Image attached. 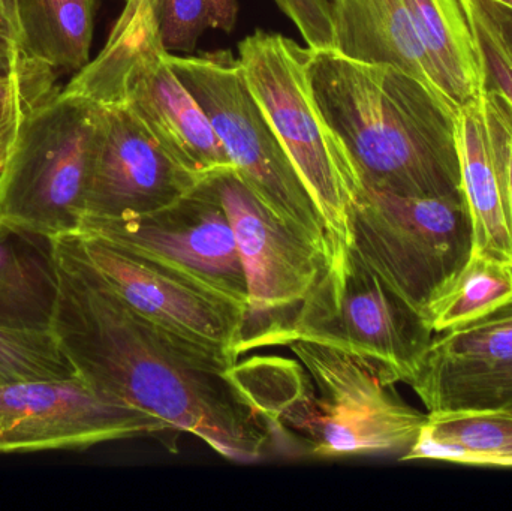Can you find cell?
<instances>
[{
    "instance_id": "1",
    "label": "cell",
    "mask_w": 512,
    "mask_h": 511,
    "mask_svg": "<svg viewBox=\"0 0 512 511\" xmlns=\"http://www.w3.org/2000/svg\"><path fill=\"white\" fill-rule=\"evenodd\" d=\"M57 296L50 332L75 375L102 398L194 435L228 461L276 452L273 434L231 377L236 356L135 312L90 263L78 234L50 240Z\"/></svg>"
},
{
    "instance_id": "2",
    "label": "cell",
    "mask_w": 512,
    "mask_h": 511,
    "mask_svg": "<svg viewBox=\"0 0 512 511\" xmlns=\"http://www.w3.org/2000/svg\"><path fill=\"white\" fill-rule=\"evenodd\" d=\"M306 69L316 105L363 188L412 198L463 195L459 108L397 66L336 50L309 48Z\"/></svg>"
},
{
    "instance_id": "3",
    "label": "cell",
    "mask_w": 512,
    "mask_h": 511,
    "mask_svg": "<svg viewBox=\"0 0 512 511\" xmlns=\"http://www.w3.org/2000/svg\"><path fill=\"white\" fill-rule=\"evenodd\" d=\"M297 360L280 362L262 381L256 408L276 452L292 458H402L427 413L406 404L369 363L309 339L288 344Z\"/></svg>"
},
{
    "instance_id": "4",
    "label": "cell",
    "mask_w": 512,
    "mask_h": 511,
    "mask_svg": "<svg viewBox=\"0 0 512 511\" xmlns=\"http://www.w3.org/2000/svg\"><path fill=\"white\" fill-rule=\"evenodd\" d=\"M307 57L309 48L265 30L239 44L246 81L325 219L337 252L351 245L352 212L363 183L316 105Z\"/></svg>"
},
{
    "instance_id": "5",
    "label": "cell",
    "mask_w": 512,
    "mask_h": 511,
    "mask_svg": "<svg viewBox=\"0 0 512 511\" xmlns=\"http://www.w3.org/2000/svg\"><path fill=\"white\" fill-rule=\"evenodd\" d=\"M98 114L59 87L30 111L0 170L2 224L47 240L80 231Z\"/></svg>"
},
{
    "instance_id": "6",
    "label": "cell",
    "mask_w": 512,
    "mask_h": 511,
    "mask_svg": "<svg viewBox=\"0 0 512 511\" xmlns=\"http://www.w3.org/2000/svg\"><path fill=\"white\" fill-rule=\"evenodd\" d=\"M165 60L203 108L243 182L330 263L336 251L325 219L256 101L240 60L228 50L167 53Z\"/></svg>"
},
{
    "instance_id": "7",
    "label": "cell",
    "mask_w": 512,
    "mask_h": 511,
    "mask_svg": "<svg viewBox=\"0 0 512 511\" xmlns=\"http://www.w3.org/2000/svg\"><path fill=\"white\" fill-rule=\"evenodd\" d=\"M349 246L427 320L474 255L465 195L412 198L363 188Z\"/></svg>"
},
{
    "instance_id": "8",
    "label": "cell",
    "mask_w": 512,
    "mask_h": 511,
    "mask_svg": "<svg viewBox=\"0 0 512 511\" xmlns=\"http://www.w3.org/2000/svg\"><path fill=\"white\" fill-rule=\"evenodd\" d=\"M435 338L426 317L393 290L352 246L339 249L304 305L294 341L342 348L385 383L411 384Z\"/></svg>"
},
{
    "instance_id": "9",
    "label": "cell",
    "mask_w": 512,
    "mask_h": 511,
    "mask_svg": "<svg viewBox=\"0 0 512 511\" xmlns=\"http://www.w3.org/2000/svg\"><path fill=\"white\" fill-rule=\"evenodd\" d=\"M236 233L248 282V306L237 353L288 347L328 258L280 221L236 170L212 174Z\"/></svg>"
},
{
    "instance_id": "10",
    "label": "cell",
    "mask_w": 512,
    "mask_h": 511,
    "mask_svg": "<svg viewBox=\"0 0 512 511\" xmlns=\"http://www.w3.org/2000/svg\"><path fill=\"white\" fill-rule=\"evenodd\" d=\"M78 233L101 237L155 261L246 311L248 282L236 233L212 176L155 212L83 219Z\"/></svg>"
},
{
    "instance_id": "11",
    "label": "cell",
    "mask_w": 512,
    "mask_h": 511,
    "mask_svg": "<svg viewBox=\"0 0 512 511\" xmlns=\"http://www.w3.org/2000/svg\"><path fill=\"white\" fill-rule=\"evenodd\" d=\"M167 434L176 435L167 423L102 398L78 377L0 384V455L87 450Z\"/></svg>"
},
{
    "instance_id": "12",
    "label": "cell",
    "mask_w": 512,
    "mask_h": 511,
    "mask_svg": "<svg viewBox=\"0 0 512 511\" xmlns=\"http://www.w3.org/2000/svg\"><path fill=\"white\" fill-rule=\"evenodd\" d=\"M201 180L168 156L128 108L99 104L83 219L146 215Z\"/></svg>"
},
{
    "instance_id": "13",
    "label": "cell",
    "mask_w": 512,
    "mask_h": 511,
    "mask_svg": "<svg viewBox=\"0 0 512 511\" xmlns=\"http://www.w3.org/2000/svg\"><path fill=\"white\" fill-rule=\"evenodd\" d=\"M77 234L90 263L135 312L176 335L239 359L243 306L101 237Z\"/></svg>"
},
{
    "instance_id": "14",
    "label": "cell",
    "mask_w": 512,
    "mask_h": 511,
    "mask_svg": "<svg viewBox=\"0 0 512 511\" xmlns=\"http://www.w3.org/2000/svg\"><path fill=\"white\" fill-rule=\"evenodd\" d=\"M165 54L138 60L108 105L128 108L168 156L200 179L233 170L212 123Z\"/></svg>"
},
{
    "instance_id": "15",
    "label": "cell",
    "mask_w": 512,
    "mask_h": 511,
    "mask_svg": "<svg viewBox=\"0 0 512 511\" xmlns=\"http://www.w3.org/2000/svg\"><path fill=\"white\" fill-rule=\"evenodd\" d=\"M333 23L337 53L397 66L448 101L403 0H333Z\"/></svg>"
},
{
    "instance_id": "16",
    "label": "cell",
    "mask_w": 512,
    "mask_h": 511,
    "mask_svg": "<svg viewBox=\"0 0 512 511\" xmlns=\"http://www.w3.org/2000/svg\"><path fill=\"white\" fill-rule=\"evenodd\" d=\"M462 191L474 227V254L512 264V233L501 174L493 153L483 93L456 117Z\"/></svg>"
},
{
    "instance_id": "17",
    "label": "cell",
    "mask_w": 512,
    "mask_h": 511,
    "mask_svg": "<svg viewBox=\"0 0 512 511\" xmlns=\"http://www.w3.org/2000/svg\"><path fill=\"white\" fill-rule=\"evenodd\" d=\"M438 74L442 92L456 108L486 90L480 42L462 0H403Z\"/></svg>"
},
{
    "instance_id": "18",
    "label": "cell",
    "mask_w": 512,
    "mask_h": 511,
    "mask_svg": "<svg viewBox=\"0 0 512 511\" xmlns=\"http://www.w3.org/2000/svg\"><path fill=\"white\" fill-rule=\"evenodd\" d=\"M400 461L512 467V414L501 410L427 413L426 425Z\"/></svg>"
},
{
    "instance_id": "19",
    "label": "cell",
    "mask_w": 512,
    "mask_h": 511,
    "mask_svg": "<svg viewBox=\"0 0 512 511\" xmlns=\"http://www.w3.org/2000/svg\"><path fill=\"white\" fill-rule=\"evenodd\" d=\"M0 222V326L50 330L57 296L50 245Z\"/></svg>"
},
{
    "instance_id": "20",
    "label": "cell",
    "mask_w": 512,
    "mask_h": 511,
    "mask_svg": "<svg viewBox=\"0 0 512 511\" xmlns=\"http://www.w3.org/2000/svg\"><path fill=\"white\" fill-rule=\"evenodd\" d=\"M18 47L53 69L78 72L89 65L95 0H15Z\"/></svg>"
},
{
    "instance_id": "21",
    "label": "cell",
    "mask_w": 512,
    "mask_h": 511,
    "mask_svg": "<svg viewBox=\"0 0 512 511\" xmlns=\"http://www.w3.org/2000/svg\"><path fill=\"white\" fill-rule=\"evenodd\" d=\"M159 2L125 0V9L101 53L78 71L65 89L98 104H111L123 78L138 60L167 53L159 38Z\"/></svg>"
},
{
    "instance_id": "22",
    "label": "cell",
    "mask_w": 512,
    "mask_h": 511,
    "mask_svg": "<svg viewBox=\"0 0 512 511\" xmlns=\"http://www.w3.org/2000/svg\"><path fill=\"white\" fill-rule=\"evenodd\" d=\"M511 362L512 299L477 320L435 336L415 378L478 371Z\"/></svg>"
},
{
    "instance_id": "23",
    "label": "cell",
    "mask_w": 512,
    "mask_h": 511,
    "mask_svg": "<svg viewBox=\"0 0 512 511\" xmlns=\"http://www.w3.org/2000/svg\"><path fill=\"white\" fill-rule=\"evenodd\" d=\"M512 299V264L472 255L450 290L427 312L435 333L447 332L489 314Z\"/></svg>"
},
{
    "instance_id": "24",
    "label": "cell",
    "mask_w": 512,
    "mask_h": 511,
    "mask_svg": "<svg viewBox=\"0 0 512 511\" xmlns=\"http://www.w3.org/2000/svg\"><path fill=\"white\" fill-rule=\"evenodd\" d=\"M409 387L427 413L451 410H501L512 414V362L478 371L423 375Z\"/></svg>"
},
{
    "instance_id": "25",
    "label": "cell",
    "mask_w": 512,
    "mask_h": 511,
    "mask_svg": "<svg viewBox=\"0 0 512 511\" xmlns=\"http://www.w3.org/2000/svg\"><path fill=\"white\" fill-rule=\"evenodd\" d=\"M50 330L0 326V384L65 381L75 378Z\"/></svg>"
},
{
    "instance_id": "26",
    "label": "cell",
    "mask_w": 512,
    "mask_h": 511,
    "mask_svg": "<svg viewBox=\"0 0 512 511\" xmlns=\"http://www.w3.org/2000/svg\"><path fill=\"white\" fill-rule=\"evenodd\" d=\"M56 69L38 62L0 81V170L5 165L30 111L57 89Z\"/></svg>"
},
{
    "instance_id": "27",
    "label": "cell",
    "mask_w": 512,
    "mask_h": 511,
    "mask_svg": "<svg viewBox=\"0 0 512 511\" xmlns=\"http://www.w3.org/2000/svg\"><path fill=\"white\" fill-rule=\"evenodd\" d=\"M462 3L480 42L486 69V89L498 90L512 107V53L501 27L484 0H462Z\"/></svg>"
},
{
    "instance_id": "28",
    "label": "cell",
    "mask_w": 512,
    "mask_h": 511,
    "mask_svg": "<svg viewBox=\"0 0 512 511\" xmlns=\"http://www.w3.org/2000/svg\"><path fill=\"white\" fill-rule=\"evenodd\" d=\"M213 27L206 0H161L158 9V30L162 47L192 53L204 30Z\"/></svg>"
},
{
    "instance_id": "29",
    "label": "cell",
    "mask_w": 512,
    "mask_h": 511,
    "mask_svg": "<svg viewBox=\"0 0 512 511\" xmlns=\"http://www.w3.org/2000/svg\"><path fill=\"white\" fill-rule=\"evenodd\" d=\"M483 101L493 153H495L505 201H507L512 233V107L510 102L492 87L484 90Z\"/></svg>"
},
{
    "instance_id": "30",
    "label": "cell",
    "mask_w": 512,
    "mask_h": 511,
    "mask_svg": "<svg viewBox=\"0 0 512 511\" xmlns=\"http://www.w3.org/2000/svg\"><path fill=\"white\" fill-rule=\"evenodd\" d=\"M310 50H333V0H274Z\"/></svg>"
},
{
    "instance_id": "31",
    "label": "cell",
    "mask_w": 512,
    "mask_h": 511,
    "mask_svg": "<svg viewBox=\"0 0 512 511\" xmlns=\"http://www.w3.org/2000/svg\"><path fill=\"white\" fill-rule=\"evenodd\" d=\"M38 60L29 59L17 44L0 39V81L32 68Z\"/></svg>"
},
{
    "instance_id": "32",
    "label": "cell",
    "mask_w": 512,
    "mask_h": 511,
    "mask_svg": "<svg viewBox=\"0 0 512 511\" xmlns=\"http://www.w3.org/2000/svg\"><path fill=\"white\" fill-rule=\"evenodd\" d=\"M215 29L233 32L236 27L239 6L237 0H206Z\"/></svg>"
},
{
    "instance_id": "33",
    "label": "cell",
    "mask_w": 512,
    "mask_h": 511,
    "mask_svg": "<svg viewBox=\"0 0 512 511\" xmlns=\"http://www.w3.org/2000/svg\"><path fill=\"white\" fill-rule=\"evenodd\" d=\"M0 39L18 45L17 3L15 0H0Z\"/></svg>"
},
{
    "instance_id": "34",
    "label": "cell",
    "mask_w": 512,
    "mask_h": 511,
    "mask_svg": "<svg viewBox=\"0 0 512 511\" xmlns=\"http://www.w3.org/2000/svg\"><path fill=\"white\" fill-rule=\"evenodd\" d=\"M484 3L489 8L490 14L498 21L502 35H504L512 53V9L495 2V0H484Z\"/></svg>"
},
{
    "instance_id": "35",
    "label": "cell",
    "mask_w": 512,
    "mask_h": 511,
    "mask_svg": "<svg viewBox=\"0 0 512 511\" xmlns=\"http://www.w3.org/2000/svg\"><path fill=\"white\" fill-rule=\"evenodd\" d=\"M495 2L501 3V5L507 6L512 9V0H495Z\"/></svg>"
}]
</instances>
